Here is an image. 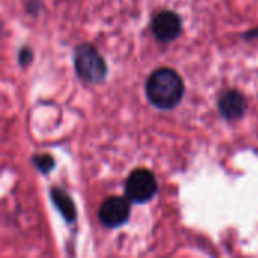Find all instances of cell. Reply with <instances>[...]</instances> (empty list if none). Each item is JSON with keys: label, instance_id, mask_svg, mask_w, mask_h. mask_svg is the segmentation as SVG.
<instances>
[{"label": "cell", "instance_id": "obj_1", "mask_svg": "<svg viewBox=\"0 0 258 258\" xmlns=\"http://www.w3.org/2000/svg\"><path fill=\"white\" fill-rule=\"evenodd\" d=\"M145 92L148 101L154 107L171 110L183 100L184 82L175 70L163 67L151 73L145 85Z\"/></svg>", "mask_w": 258, "mask_h": 258}, {"label": "cell", "instance_id": "obj_2", "mask_svg": "<svg viewBox=\"0 0 258 258\" xmlns=\"http://www.w3.org/2000/svg\"><path fill=\"white\" fill-rule=\"evenodd\" d=\"M74 68L79 77L88 83H101L107 76V67L103 56L88 42H82L76 47Z\"/></svg>", "mask_w": 258, "mask_h": 258}, {"label": "cell", "instance_id": "obj_3", "mask_svg": "<svg viewBox=\"0 0 258 258\" xmlns=\"http://www.w3.org/2000/svg\"><path fill=\"white\" fill-rule=\"evenodd\" d=\"M157 194V181L151 171L139 168L132 171L125 181V197L136 204L148 203Z\"/></svg>", "mask_w": 258, "mask_h": 258}, {"label": "cell", "instance_id": "obj_4", "mask_svg": "<svg viewBox=\"0 0 258 258\" xmlns=\"http://www.w3.org/2000/svg\"><path fill=\"white\" fill-rule=\"evenodd\" d=\"M130 203L132 201L127 197L107 198L98 210L100 222L107 228H116L124 225L130 218Z\"/></svg>", "mask_w": 258, "mask_h": 258}, {"label": "cell", "instance_id": "obj_5", "mask_svg": "<svg viewBox=\"0 0 258 258\" xmlns=\"http://www.w3.org/2000/svg\"><path fill=\"white\" fill-rule=\"evenodd\" d=\"M151 29L159 41H174L181 33V18L174 11H160L154 15Z\"/></svg>", "mask_w": 258, "mask_h": 258}, {"label": "cell", "instance_id": "obj_6", "mask_svg": "<svg viewBox=\"0 0 258 258\" xmlns=\"http://www.w3.org/2000/svg\"><path fill=\"white\" fill-rule=\"evenodd\" d=\"M218 107L224 118H227L230 121H236L245 115L248 103L242 92H239L236 89H228L221 94V97L218 100Z\"/></svg>", "mask_w": 258, "mask_h": 258}, {"label": "cell", "instance_id": "obj_7", "mask_svg": "<svg viewBox=\"0 0 258 258\" xmlns=\"http://www.w3.org/2000/svg\"><path fill=\"white\" fill-rule=\"evenodd\" d=\"M50 195H51L53 204L60 212V215L65 218V221L73 224L77 218V212H76V206H74L71 197L65 190H62L60 187H51Z\"/></svg>", "mask_w": 258, "mask_h": 258}, {"label": "cell", "instance_id": "obj_8", "mask_svg": "<svg viewBox=\"0 0 258 258\" xmlns=\"http://www.w3.org/2000/svg\"><path fill=\"white\" fill-rule=\"evenodd\" d=\"M32 160H33V165L42 174H48L54 168V159L50 154H39V156H35Z\"/></svg>", "mask_w": 258, "mask_h": 258}, {"label": "cell", "instance_id": "obj_9", "mask_svg": "<svg viewBox=\"0 0 258 258\" xmlns=\"http://www.w3.org/2000/svg\"><path fill=\"white\" fill-rule=\"evenodd\" d=\"M32 59H33V53H32V50L30 48H27V47H23L21 50H20V54H18V62H20V65H27V63H30L32 62Z\"/></svg>", "mask_w": 258, "mask_h": 258}]
</instances>
